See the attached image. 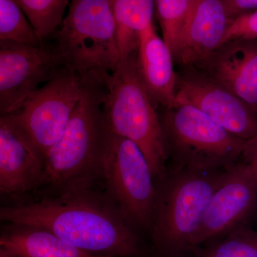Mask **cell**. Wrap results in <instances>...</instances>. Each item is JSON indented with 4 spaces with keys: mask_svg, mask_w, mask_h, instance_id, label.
Listing matches in <instances>:
<instances>
[{
    "mask_svg": "<svg viewBox=\"0 0 257 257\" xmlns=\"http://www.w3.org/2000/svg\"><path fill=\"white\" fill-rule=\"evenodd\" d=\"M64 68L106 81L120 62L111 0H72L52 37Z\"/></svg>",
    "mask_w": 257,
    "mask_h": 257,
    "instance_id": "5b68a950",
    "label": "cell"
},
{
    "mask_svg": "<svg viewBox=\"0 0 257 257\" xmlns=\"http://www.w3.org/2000/svg\"><path fill=\"white\" fill-rule=\"evenodd\" d=\"M195 0H156L155 13L162 30V40L172 55L178 45Z\"/></svg>",
    "mask_w": 257,
    "mask_h": 257,
    "instance_id": "ffe728a7",
    "label": "cell"
},
{
    "mask_svg": "<svg viewBox=\"0 0 257 257\" xmlns=\"http://www.w3.org/2000/svg\"><path fill=\"white\" fill-rule=\"evenodd\" d=\"M106 196L136 230L149 232L155 200V178L141 150L108 128L99 175Z\"/></svg>",
    "mask_w": 257,
    "mask_h": 257,
    "instance_id": "ba28073f",
    "label": "cell"
},
{
    "mask_svg": "<svg viewBox=\"0 0 257 257\" xmlns=\"http://www.w3.org/2000/svg\"><path fill=\"white\" fill-rule=\"evenodd\" d=\"M256 215L257 177L250 166L241 160L225 170L203 216L193 249L251 226Z\"/></svg>",
    "mask_w": 257,
    "mask_h": 257,
    "instance_id": "9c48e42d",
    "label": "cell"
},
{
    "mask_svg": "<svg viewBox=\"0 0 257 257\" xmlns=\"http://www.w3.org/2000/svg\"><path fill=\"white\" fill-rule=\"evenodd\" d=\"M0 257H10L8 256V254H7L6 252L4 251V250L2 249L1 248H0Z\"/></svg>",
    "mask_w": 257,
    "mask_h": 257,
    "instance_id": "d4e9b609",
    "label": "cell"
},
{
    "mask_svg": "<svg viewBox=\"0 0 257 257\" xmlns=\"http://www.w3.org/2000/svg\"><path fill=\"white\" fill-rule=\"evenodd\" d=\"M0 40L42 45L15 0H0Z\"/></svg>",
    "mask_w": 257,
    "mask_h": 257,
    "instance_id": "44dd1931",
    "label": "cell"
},
{
    "mask_svg": "<svg viewBox=\"0 0 257 257\" xmlns=\"http://www.w3.org/2000/svg\"><path fill=\"white\" fill-rule=\"evenodd\" d=\"M0 248L10 257H106L83 251L45 230L5 224Z\"/></svg>",
    "mask_w": 257,
    "mask_h": 257,
    "instance_id": "2e32d148",
    "label": "cell"
},
{
    "mask_svg": "<svg viewBox=\"0 0 257 257\" xmlns=\"http://www.w3.org/2000/svg\"><path fill=\"white\" fill-rule=\"evenodd\" d=\"M253 39H257V10L231 21L225 32L221 45L231 40Z\"/></svg>",
    "mask_w": 257,
    "mask_h": 257,
    "instance_id": "7402d4cb",
    "label": "cell"
},
{
    "mask_svg": "<svg viewBox=\"0 0 257 257\" xmlns=\"http://www.w3.org/2000/svg\"><path fill=\"white\" fill-rule=\"evenodd\" d=\"M255 221H256V229H257V215H256V219H255Z\"/></svg>",
    "mask_w": 257,
    "mask_h": 257,
    "instance_id": "484cf974",
    "label": "cell"
},
{
    "mask_svg": "<svg viewBox=\"0 0 257 257\" xmlns=\"http://www.w3.org/2000/svg\"><path fill=\"white\" fill-rule=\"evenodd\" d=\"M161 125L168 165L179 168L224 170L241 160L246 140L237 138L187 104L162 108Z\"/></svg>",
    "mask_w": 257,
    "mask_h": 257,
    "instance_id": "8992f818",
    "label": "cell"
},
{
    "mask_svg": "<svg viewBox=\"0 0 257 257\" xmlns=\"http://www.w3.org/2000/svg\"><path fill=\"white\" fill-rule=\"evenodd\" d=\"M175 104L194 106L226 131L246 141L257 136V112L197 69H182L177 72Z\"/></svg>",
    "mask_w": 257,
    "mask_h": 257,
    "instance_id": "8fae6325",
    "label": "cell"
},
{
    "mask_svg": "<svg viewBox=\"0 0 257 257\" xmlns=\"http://www.w3.org/2000/svg\"><path fill=\"white\" fill-rule=\"evenodd\" d=\"M40 44L47 43L60 28L68 0H15Z\"/></svg>",
    "mask_w": 257,
    "mask_h": 257,
    "instance_id": "ac0fdd59",
    "label": "cell"
},
{
    "mask_svg": "<svg viewBox=\"0 0 257 257\" xmlns=\"http://www.w3.org/2000/svg\"><path fill=\"white\" fill-rule=\"evenodd\" d=\"M195 257H257V229L243 226L193 249Z\"/></svg>",
    "mask_w": 257,
    "mask_h": 257,
    "instance_id": "d6986e66",
    "label": "cell"
},
{
    "mask_svg": "<svg viewBox=\"0 0 257 257\" xmlns=\"http://www.w3.org/2000/svg\"><path fill=\"white\" fill-rule=\"evenodd\" d=\"M224 170L202 171L167 165L155 179V194L149 234L159 257H187Z\"/></svg>",
    "mask_w": 257,
    "mask_h": 257,
    "instance_id": "7a4b0ae2",
    "label": "cell"
},
{
    "mask_svg": "<svg viewBox=\"0 0 257 257\" xmlns=\"http://www.w3.org/2000/svg\"><path fill=\"white\" fill-rule=\"evenodd\" d=\"M43 181V161L17 134L0 123V192L23 194Z\"/></svg>",
    "mask_w": 257,
    "mask_h": 257,
    "instance_id": "9a60e30c",
    "label": "cell"
},
{
    "mask_svg": "<svg viewBox=\"0 0 257 257\" xmlns=\"http://www.w3.org/2000/svg\"><path fill=\"white\" fill-rule=\"evenodd\" d=\"M174 57L152 24L142 33L137 55V67L144 86L157 107L175 105L177 72Z\"/></svg>",
    "mask_w": 257,
    "mask_h": 257,
    "instance_id": "5bb4252c",
    "label": "cell"
},
{
    "mask_svg": "<svg viewBox=\"0 0 257 257\" xmlns=\"http://www.w3.org/2000/svg\"><path fill=\"white\" fill-rule=\"evenodd\" d=\"M82 89V79L63 67L18 109L0 115V123L17 134L43 161L63 134Z\"/></svg>",
    "mask_w": 257,
    "mask_h": 257,
    "instance_id": "52a82bcc",
    "label": "cell"
},
{
    "mask_svg": "<svg viewBox=\"0 0 257 257\" xmlns=\"http://www.w3.org/2000/svg\"><path fill=\"white\" fill-rule=\"evenodd\" d=\"M241 160L250 166L257 177V136L246 142Z\"/></svg>",
    "mask_w": 257,
    "mask_h": 257,
    "instance_id": "cb8c5ba5",
    "label": "cell"
},
{
    "mask_svg": "<svg viewBox=\"0 0 257 257\" xmlns=\"http://www.w3.org/2000/svg\"><path fill=\"white\" fill-rule=\"evenodd\" d=\"M82 89L63 134L43 159V179L55 187L90 183L99 175L108 132L103 102L106 81L82 79Z\"/></svg>",
    "mask_w": 257,
    "mask_h": 257,
    "instance_id": "3957f363",
    "label": "cell"
},
{
    "mask_svg": "<svg viewBox=\"0 0 257 257\" xmlns=\"http://www.w3.org/2000/svg\"><path fill=\"white\" fill-rule=\"evenodd\" d=\"M62 68L52 45L0 40V115L18 109Z\"/></svg>",
    "mask_w": 257,
    "mask_h": 257,
    "instance_id": "30bf717a",
    "label": "cell"
},
{
    "mask_svg": "<svg viewBox=\"0 0 257 257\" xmlns=\"http://www.w3.org/2000/svg\"><path fill=\"white\" fill-rule=\"evenodd\" d=\"M72 186L57 197L0 207V224L49 231L85 252L106 257H146L141 239L105 194Z\"/></svg>",
    "mask_w": 257,
    "mask_h": 257,
    "instance_id": "6da1fadb",
    "label": "cell"
},
{
    "mask_svg": "<svg viewBox=\"0 0 257 257\" xmlns=\"http://www.w3.org/2000/svg\"><path fill=\"white\" fill-rule=\"evenodd\" d=\"M230 23L222 0H195L173 54L175 63L195 68L220 46Z\"/></svg>",
    "mask_w": 257,
    "mask_h": 257,
    "instance_id": "4fadbf2b",
    "label": "cell"
},
{
    "mask_svg": "<svg viewBox=\"0 0 257 257\" xmlns=\"http://www.w3.org/2000/svg\"><path fill=\"white\" fill-rule=\"evenodd\" d=\"M120 62L138 53L142 33L154 24V0H111Z\"/></svg>",
    "mask_w": 257,
    "mask_h": 257,
    "instance_id": "e0dca14e",
    "label": "cell"
},
{
    "mask_svg": "<svg viewBox=\"0 0 257 257\" xmlns=\"http://www.w3.org/2000/svg\"><path fill=\"white\" fill-rule=\"evenodd\" d=\"M137 55L121 61L107 79L103 111L109 131L141 150L155 179L167 170L168 152L160 115L138 73Z\"/></svg>",
    "mask_w": 257,
    "mask_h": 257,
    "instance_id": "277c9868",
    "label": "cell"
},
{
    "mask_svg": "<svg viewBox=\"0 0 257 257\" xmlns=\"http://www.w3.org/2000/svg\"><path fill=\"white\" fill-rule=\"evenodd\" d=\"M222 3L230 22L257 10V0H222Z\"/></svg>",
    "mask_w": 257,
    "mask_h": 257,
    "instance_id": "603a6c76",
    "label": "cell"
},
{
    "mask_svg": "<svg viewBox=\"0 0 257 257\" xmlns=\"http://www.w3.org/2000/svg\"><path fill=\"white\" fill-rule=\"evenodd\" d=\"M257 112V39L226 42L195 68Z\"/></svg>",
    "mask_w": 257,
    "mask_h": 257,
    "instance_id": "7c38bea8",
    "label": "cell"
}]
</instances>
